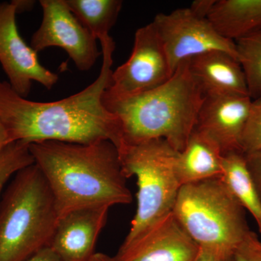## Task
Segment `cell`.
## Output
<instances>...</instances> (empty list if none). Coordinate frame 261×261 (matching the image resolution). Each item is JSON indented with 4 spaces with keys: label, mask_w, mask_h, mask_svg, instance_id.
Returning <instances> with one entry per match:
<instances>
[{
    "label": "cell",
    "mask_w": 261,
    "mask_h": 261,
    "mask_svg": "<svg viewBox=\"0 0 261 261\" xmlns=\"http://www.w3.org/2000/svg\"><path fill=\"white\" fill-rule=\"evenodd\" d=\"M99 42L102 63L99 76L87 88L61 100H29L17 94L8 82L0 81V118L10 143L55 141L90 144L108 140L119 148L123 141L121 123L103 102L111 84L116 44L111 36Z\"/></svg>",
    "instance_id": "1"
},
{
    "label": "cell",
    "mask_w": 261,
    "mask_h": 261,
    "mask_svg": "<svg viewBox=\"0 0 261 261\" xmlns=\"http://www.w3.org/2000/svg\"><path fill=\"white\" fill-rule=\"evenodd\" d=\"M29 147L50 188L60 218L80 209L111 208L132 202L119 152L111 141H49Z\"/></svg>",
    "instance_id": "2"
},
{
    "label": "cell",
    "mask_w": 261,
    "mask_h": 261,
    "mask_svg": "<svg viewBox=\"0 0 261 261\" xmlns=\"http://www.w3.org/2000/svg\"><path fill=\"white\" fill-rule=\"evenodd\" d=\"M205 97L187 60L161 87L127 97L104 94L103 102L119 120L121 145L163 139L181 152L195 129Z\"/></svg>",
    "instance_id": "3"
},
{
    "label": "cell",
    "mask_w": 261,
    "mask_h": 261,
    "mask_svg": "<svg viewBox=\"0 0 261 261\" xmlns=\"http://www.w3.org/2000/svg\"><path fill=\"white\" fill-rule=\"evenodd\" d=\"M59 219L39 168L20 169L0 198V261H27L49 247Z\"/></svg>",
    "instance_id": "4"
},
{
    "label": "cell",
    "mask_w": 261,
    "mask_h": 261,
    "mask_svg": "<svg viewBox=\"0 0 261 261\" xmlns=\"http://www.w3.org/2000/svg\"><path fill=\"white\" fill-rule=\"evenodd\" d=\"M173 214L200 247L233 252L251 231L221 176L181 186Z\"/></svg>",
    "instance_id": "5"
},
{
    "label": "cell",
    "mask_w": 261,
    "mask_h": 261,
    "mask_svg": "<svg viewBox=\"0 0 261 261\" xmlns=\"http://www.w3.org/2000/svg\"><path fill=\"white\" fill-rule=\"evenodd\" d=\"M118 149L127 178L137 177V207L123 243L140 237L173 212L181 185L176 173L178 151L163 139L123 143Z\"/></svg>",
    "instance_id": "6"
},
{
    "label": "cell",
    "mask_w": 261,
    "mask_h": 261,
    "mask_svg": "<svg viewBox=\"0 0 261 261\" xmlns=\"http://www.w3.org/2000/svg\"><path fill=\"white\" fill-rule=\"evenodd\" d=\"M152 23L173 73L184 61L208 51H224L238 59L234 41L223 37L208 18L196 14L190 8L159 13Z\"/></svg>",
    "instance_id": "7"
},
{
    "label": "cell",
    "mask_w": 261,
    "mask_h": 261,
    "mask_svg": "<svg viewBox=\"0 0 261 261\" xmlns=\"http://www.w3.org/2000/svg\"><path fill=\"white\" fill-rule=\"evenodd\" d=\"M173 74L161 38L151 22L137 29L129 58L113 71L105 94L121 97L144 93L166 83Z\"/></svg>",
    "instance_id": "8"
},
{
    "label": "cell",
    "mask_w": 261,
    "mask_h": 261,
    "mask_svg": "<svg viewBox=\"0 0 261 261\" xmlns=\"http://www.w3.org/2000/svg\"><path fill=\"white\" fill-rule=\"evenodd\" d=\"M40 5L42 21L33 34L32 49L38 53L50 47H61L78 69H91L102 54L97 39L72 13L65 0H41Z\"/></svg>",
    "instance_id": "9"
},
{
    "label": "cell",
    "mask_w": 261,
    "mask_h": 261,
    "mask_svg": "<svg viewBox=\"0 0 261 261\" xmlns=\"http://www.w3.org/2000/svg\"><path fill=\"white\" fill-rule=\"evenodd\" d=\"M16 15L14 2L0 3V63L12 89L27 98L32 82L51 89L59 77L41 64L37 51L20 35Z\"/></svg>",
    "instance_id": "10"
},
{
    "label": "cell",
    "mask_w": 261,
    "mask_h": 261,
    "mask_svg": "<svg viewBox=\"0 0 261 261\" xmlns=\"http://www.w3.org/2000/svg\"><path fill=\"white\" fill-rule=\"evenodd\" d=\"M200 246L180 224L173 212L140 237L122 244L115 261H195Z\"/></svg>",
    "instance_id": "11"
},
{
    "label": "cell",
    "mask_w": 261,
    "mask_h": 261,
    "mask_svg": "<svg viewBox=\"0 0 261 261\" xmlns=\"http://www.w3.org/2000/svg\"><path fill=\"white\" fill-rule=\"evenodd\" d=\"M252 99L245 95L205 96L195 128L219 146L223 155L243 150Z\"/></svg>",
    "instance_id": "12"
},
{
    "label": "cell",
    "mask_w": 261,
    "mask_h": 261,
    "mask_svg": "<svg viewBox=\"0 0 261 261\" xmlns=\"http://www.w3.org/2000/svg\"><path fill=\"white\" fill-rule=\"evenodd\" d=\"M109 209H80L60 218L49 247L61 261H91Z\"/></svg>",
    "instance_id": "13"
},
{
    "label": "cell",
    "mask_w": 261,
    "mask_h": 261,
    "mask_svg": "<svg viewBox=\"0 0 261 261\" xmlns=\"http://www.w3.org/2000/svg\"><path fill=\"white\" fill-rule=\"evenodd\" d=\"M188 67L205 96H249L241 65L228 53H204L189 59Z\"/></svg>",
    "instance_id": "14"
},
{
    "label": "cell",
    "mask_w": 261,
    "mask_h": 261,
    "mask_svg": "<svg viewBox=\"0 0 261 261\" xmlns=\"http://www.w3.org/2000/svg\"><path fill=\"white\" fill-rule=\"evenodd\" d=\"M223 158L216 142L195 128L176 160V173L181 186L222 176Z\"/></svg>",
    "instance_id": "15"
},
{
    "label": "cell",
    "mask_w": 261,
    "mask_h": 261,
    "mask_svg": "<svg viewBox=\"0 0 261 261\" xmlns=\"http://www.w3.org/2000/svg\"><path fill=\"white\" fill-rule=\"evenodd\" d=\"M207 18L221 35L235 42L261 32V0H216Z\"/></svg>",
    "instance_id": "16"
},
{
    "label": "cell",
    "mask_w": 261,
    "mask_h": 261,
    "mask_svg": "<svg viewBox=\"0 0 261 261\" xmlns=\"http://www.w3.org/2000/svg\"><path fill=\"white\" fill-rule=\"evenodd\" d=\"M222 178L244 208L256 221L261 233V201L247 169L245 154L233 152L223 158Z\"/></svg>",
    "instance_id": "17"
},
{
    "label": "cell",
    "mask_w": 261,
    "mask_h": 261,
    "mask_svg": "<svg viewBox=\"0 0 261 261\" xmlns=\"http://www.w3.org/2000/svg\"><path fill=\"white\" fill-rule=\"evenodd\" d=\"M72 13L97 40L109 37L121 12V0H65Z\"/></svg>",
    "instance_id": "18"
},
{
    "label": "cell",
    "mask_w": 261,
    "mask_h": 261,
    "mask_svg": "<svg viewBox=\"0 0 261 261\" xmlns=\"http://www.w3.org/2000/svg\"><path fill=\"white\" fill-rule=\"evenodd\" d=\"M235 44L249 96L256 99L261 95V32L241 38Z\"/></svg>",
    "instance_id": "19"
},
{
    "label": "cell",
    "mask_w": 261,
    "mask_h": 261,
    "mask_svg": "<svg viewBox=\"0 0 261 261\" xmlns=\"http://www.w3.org/2000/svg\"><path fill=\"white\" fill-rule=\"evenodd\" d=\"M29 145L22 142H12L0 154V198L10 178L22 168L34 163Z\"/></svg>",
    "instance_id": "20"
},
{
    "label": "cell",
    "mask_w": 261,
    "mask_h": 261,
    "mask_svg": "<svg viewBox=\"0 0 261 261\" xmlns=\"http://www.w3.org/2000/svg\"><path fill=\"white\" fill-rule=\"evenodd\" d=\"M261 149V95L252 99L243 138L244 154Z\"/></svg>",
    "instance_id": "21"
},
{
    "label": "cell",
    "mask_w": 261,
    "mask_h": 261,
    "mask_svg": "<svg viewBox=\"0 0 261 261\" xmlns=\"http://www.w3.org/2000/svg\"><path fill=\"white\" fill-rule=\"evenodd\" d=\"M233 255L234 261H261V242L256 233L250 231Z\"/></svg>",
    "instance_id": "22"
},
{
    "label": "cell",
    "mask_w": 261,
    "mask_h": 261,
    "mask_svg": "<svg viewBox=\"0 0 261 261\" xmlns=\"http://www.w3.org/2000/svg\"><path fill=\"white\" fill-rule=\"evenodd\" d=\"M247 169L261 201V149L245 154Z\"/></svg>",
    "instance_id": "23"
},
{
    "label": "cell",
    "mask_w": 261,
    "mask_h": 261,
    "mask_svg": "<svg viewBox=\"0 0 261 261\" xmlns=\"http://www.w3.org/2000/svg\"><path fill=\"white\" fill-rule=\"evenodd\" d=\"M195 261H234L233 252L221 249L200 247Z\"/></svg>",
    "instance_id": "24"
},
{
    "label": "cell",
    "mask_w": 261,
    "mask_h": 261,
    "mask_svg": "<svg viewBox=\"0 0 261 261\" xmlns=\"http://www.w3.org/2000/svg\"><path fill=\"white\" fill-rule=\"evenodd\" d=\"M215 1L216 0H197L192 3L190 9L195 12L196 14L207 18V15Z\"/></svg>",
    "instance_id": "25"
},
{
    "label": "cell",
    "mask_w": 261,
    "mask_h": 261,
    "mask_svg": "<svg viewBox=\"0 0 261 261\" xmlns=\"http://www.w3.org/2000/svg\"><path fill=\"white\" fill-rule=\"evenodd\" d=\"M27 261H61L58 255L49 247L43 249Z\"/></svg>",
    "instance_id": "26"
},
{
    "label": "cell",
    "mask_w": 261,
    "mask_h": 261,
    "mask_svg": "<svg viewBox=\"0 0 261 261\" xmlns=\"http://www.w3.org/2000/svg\"><path fill=\"white\" fill-rule=\"evenodd\" d=\"M9 144L10 143L8 132H7L4 123L0 118V154Z\"/></svg>",
    "instance_id": "27"
},
{
    "label": "cell",
    "mask_w": 261,
    "mask_h": 261,
    "mask_svg": "<svg viewBox=\"0 0 261 261\" xmlns=\"http://www.w3.org/2000/svg\"><path fill=\"white\" fill-rule=\"evenodd\" d=\"M13 2H14L15 6H16L17 13L31 9V8H32V5H34V2L31 1H18V0H15Z\"/></svg>",
    "instance_id": "28"
},
{
    "label": "cell",
    "mask_w": 261,
    "mask_h": 261,
    "mask_svg": "<svg viewBox=\"0 0 261 261\" xmlns=\"http://www.w3.org/2000/svg\"><path fill=\"white\" fill-rule=\"evenodd\" d=\"M91 261H115L113 259V257L108 256V255L104 253H101V252H98L95 253L94 256L92 257Z\"/></svg>",
    "instance_id": "29"
}]
</instances>
